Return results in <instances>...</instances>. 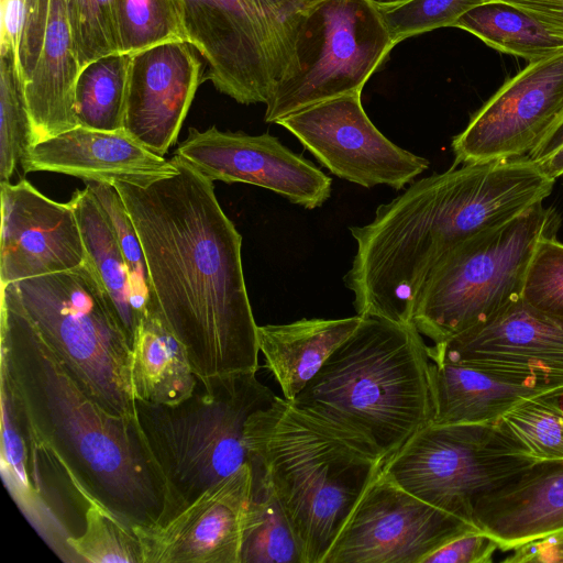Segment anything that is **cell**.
<instances>
[{"label":"cell","mask_w":563,"mask_h":563,"mask_svg":"<svg viewBox=\"0 0 563 563\" xmlns=\"http://www.w3.org/2000/svg\"><path fill=\"white\" fill-rule=\"evenodd\" d=\"M498 543L482 530L464 533L423 559L422 563H490Z\"/></svg>","instance_id":"cell-40"},{"label":"cell","mask_w":563,"mask_h":563,"mask_svg":"<svg viewBox=\"0 0 563 563\" xmlns=\"http://www.w3.org/2000/svg\"><path fill=\"white\" fill-rule=\"evenodd\" d=\"M275 398L256 372L249 371L198 377L192 395L176 405L135 399L136 424L166 487L164 521L249 464L246 423Z\"/></svg>","instance_id":"cell-6"},{"label":"cell","mask_w":563,"mask_h":563,"mask_svg":"<svg viewBox=\"0 0 563 563\" xmlns=\"http://www.w3.org/2000/svg\"><path fill=\"white\" fill-rule=\"evenodd\" d=\"M333 175L372 188L404 189L429 167L424 157L389 141L366 114L361 93L329 99L275 122Z\"/></svg>","instance_id":"cell-13"},{"label":"cell","mask_w":563,"mask_h":563,"mask_svg":"<svg viewBox=\"0 0 563 563\" xmlns=\"http://www.w3.org/2000/svg\"><path fill=\"white\" fill-rule=\"evenodd\" d=\"M1 288L88 396L109 412L135 421L131 345L89 260Z\"/></svg>","instance_id":"cell-7"},{"label":"cell","mask_w":563,"mask_h":563,"mask_svg":"<svg viewBox=\"0 0 563 563\" xmlns=\"http://www.w3.org/2000/svg\"><path fill=\"white\" fill-rule=\"evenodd\" d=\"M33 144L32 119L14 56L0 53V181H9Z\"/></svg>","instance_id":"cell-32"},{"label":"cell","mask_w":563,"mask_h":563,"mask_svg":"<svg viewBox=\"0 0 563 563\" xmlns=\"http://www.w3.org/2000/svg\"><path fill=\"white\" fill-rule=\"evenodd\" d=\"M97 198L123 255L133 294V303L143 319L152 309L153 295L144 250L119 190L103 181L85 180Z\"/></svg>","instance_id":"cell-33"},{"label":"cell","mask_w":563,"mask_h":563,"mask_svg":"<svg viewBox=\"0 0 563 563\" xmlns=\"http://www.w3.org/2000/svg\"><path fill=\"white\" fill-rule=\"evenodd\" d=\"M356 314L342 319H300L257 327L258 350L284 398L292 401L330 355L356 330Z\"/></svg>","instance_id":"cell-25"},{"label":"cell","mask_w":563,"mask_h":563,"mask_svg":"<svg viewBox=\"0 0 563 563\" xmlns=\"http://www.w3.org/2000/svg\"><path fill=\"white\" fill-rule=\"evenodd\" d=\"M1 286L74 269L89 258L73 207L56 202L27 180L0 181Z\"/></svg>","instance_id":"cell-19"},{"label":"cell","mask_w":563,"mask_h":563,"mask_svg":"<svg viewBox=\"0 0 563 563\" xmlns=\"http://www.w3.org/2000/svg\"><path fill=\"white\" fill-rule=\"evenodd\" d=\"M173 176L115 181L140 236L156 313L207 379L257 372L258 343L242 266V236L213 181L178 156ZM147 314V313H146Z\"/></svg>","instance_id":"cell-1"},{"label":"cell","mask_w":563,"mask_h":563,"mask_svg":"<svg viewBox=\"0 0 563 563\" xmlns=\"http://www.w3.org/2000/svg\"><path fill=\"white\" fill-rule=\"evenodd\" d=\"M454 27L462 29L504 54L534 62L563 52V40L541 23L508 3L489 0L463 14Z\"/></svg>","instance_id":"cell-28"},{"label":"cell","mask_w":563,"mask_h":563,"mask_svg":"<svg viewBox=\"0 0 563 563\" xmlns=\"http://www.w3.org/2000/svg\"><path fill=\"white\" fill-rule=\"evenodd\" d=\"M521 301L543 317L563 324V243L543 238L528 266Z\"/></svg>","instance_id":"cell-37"},{"label":"cell","mask_w":563,"mask_h":563,"mask_svg":"<svg viewBox=\"0 0 563 563\" xmlns=\"http://www.w3.org/2000/svg\"><path fill=\"white\" fill-rule=\"evenodd\" d=\"M500 420L537 461L563 460V407L559 397L527 400Z\"/></svg>","instance_id":"cell-35"},{"label":"cell","mask_w":563,"mask_h":563,"mask_svg":"<svg viewBox=\"0 0 563 563\" xmlns=\"http://www.w3.org/2000/svg\"><path fill=\"white\" fill-rule=\"evenodd\" d=\"M395 46L374 0H318L299 19L292 70L275 84L265 121L361 93Z\"/></svg>","instance_id":"cell-10"},{"label":"cell","mask_w":563,"mask_h":563,"mask_svg":"<svg viewBox=\"0 0 563 563\" xmlns=\"http://www.w3.org/2000/svg\"><path fill=\"white\" fill-rule=\"evenodd\" d=\"M479 528L397 485L382 468L363 492L323 563H422Z\"/></svg>","instance_id":"cell-12"},{"label":"cell","mask_w":563,"mask_h":563,"mask_svg":"<svg viewBox=\"0 0 563 563\" xmlns=\"http://www.w3.org/2000/svg\"><path fill=\"white\" fill-rule=\"evenodd\" d=\"M432 362L504 368L563 379V324L521 299L488 321L428 346Z\"/></svg>","instance_id":"cell-21"},{"label":"cell","mask_w":563,"mask_h":563,"mask_svg":"<svg viewBox=\"0 0 563 563\" xmlns=\"http://www.w3.org/2000/svg\"><path fill=\"white\" fill-rule=\"evenodd\" d=\"M489 0H404L379 4L391 40H404L441 27H454L459 19Z\"/></svg>","instance_id":"cell-38"},{"label":"cell","mask_w":563,"mask_h":563,"mask_svg":"<svg viewBox=\"0 0 563 563\" xmlns=\"http://www.w3.org/2000/svg\"><path fill=\"white\" fill-rule=\"evenodd\" d=\"M421 335L413 323L363 317L291 402L384 464L432 421Z\"/></svg>","instance_id":"cell-4"},{"label":"cell","mask_w":563,"mask_h":563,"mask_svg":"<svg viewBox=\"0 0 563 563\" xmlns=\"http://www.w3.org/2000/svg\"><path fill=\"white\" fill-rule=\"evenodd\" d=\"M27 0H1L0 53L11 52L18 67L20 38ZM19 69V68H18Z\"/></svg>","instance_id":"cell-42"},{"label":"cell","mask_w":563,"mask_h":563,"mask_svg":"<svg viewBox=\"0 0 563 563\" xmlns=\"http://www.w3.org/2000/svg\"><path fill=\"white\" fill-rule=\"evenodd\" d=\"M18 68L34 144L78 126L75 87L80 65L65 0L26 1Z\"/></svg>","instance_id":"cell-18"},{"label":"cell","mask_w":563,"mask_h":563,"mask_svg":"<svg viewBox=\"0 0 563 563\" xmlns=\"http://www.w3.org/2000/svg\"><path fill=\"white\" fill-rule=\"evenodd\" d=\"M115 14L121 53L186 42L173 0H115Z\"/></svg>","instance_id":"cell-34"},{"label":"cell","mask_w":563,"mask_h":563,"mask_svg":"<svg viewBox=\"0 0 563 563\" xmlns=\"http://www.w3.org/2000/svg\"><path fill=\"white\" fill-rule=\"evenodd\" d=\"M1 382L27 420L99 501L131 526L164 521V479L136 424L79 386L1 288Z\"/></svg>","instance_id":"cell-3"},{"label":"cell","mask_w":563,"mask_h":563,"mask_svg":"<svg viewBox=\"0 0 563 563\" xmlns=\"http://www.w3.org/2000/svg\"><path fill=\"white\" fill-rule=\"evenodd\" d=\"M434 424L495 423L522 402L563 396V379L468 364L430 362Z\"/></svg>","instance_id":"cell-23"},{"label":"cell","mask_w":563,"mask_h":563,"mask_svg":"<svg viewBox=\"0 0 563 563\" xmlns=\"http://www.w3.org/2000/svg\"><path fill=\"white\" fill-rule=\"evenodd\" d=\"M186 42L206 59L205 79L242 104L266 103L274 67L265 33L244 0H173Z\"/></svg>","instance_id":"cell-16"},{"label":"cell","mask_w":563,"mask_h":563,"mask_svg":"<svg viewBox=\"0 0 563 563\" xmlns=\"http://www.w3.org/2000/svg\"><path fill=\"white\" fill-rule=\"evenodd\" d=\"M244 1L258 20L265 33L273 60L276 84L288 77L291 73L295 35L299 19L305 10L318 0Z\"/></svg>","instance_id":"cell-39"},{"label":"cell","mask_w":563,"mask_h":563,"mask_svg":"<svg viewBox=\"0 0 563 563\" xmlns=\"http://www.w3.org/2000/svg\"><path fill=\"white\" fill-rule=\"evenodd\" d=\"M198 383L187 351L158 314L147 313L131 344L134 398L172 406L192 395Z\"/></svg>","instance_id":"cell-26"},{"label":"cell","mask_w":563,"mask_h":563,"mask_svg":"<svg viewBox=\"0 0 563 563\" xmlns=\"http://www.w3.org/2000/svg\"><path fill=\"white\" fill-rule=\"evenodd\" d=\"M378 4H395L404 0H374Z\"/></svg>","instance_id":"cell-45"},{"label":"cell","mask_w":563,"mask_h":563,"mask_svg":"<svg viewBox=\"0 0 563 563\" xmlns=\"http://www.w3.org/2000/svg\"><path fill=\"white\" fill-rule=\"evenodd\" d=\"M563 118V52L530 62L451 143L454 166L528 156Z\"/></svg>","instance_id":"cell-14"},{"label":"cell","mask_w":563,"mask_h":563,"mask_svg":"<svg viewBox=\"0 0 563 563\" xmlns=\"http://www.w3.org/2000/svg\"><path fill=\"white\" fill-rule=\"evenodd\" d=\"M554 184L529 156L453 165L412 181L369 223L350 228L356 253L344 283L356 314L413 323L419 294L450 251L543 203Z\"/></svg>","instance_id":"cell-2"},{"label":"cell","mask_w":563,"mask_h":563,"mask_svg":"<svg viewBox=\"0 0 563 563\" xmlns=\"http://www.w3.org/2000/svg\"><path fill=\"white\" fill-rule=\"evenodd\" d=\"M536 462L501 420L429 423L382 470L417 498L477 527V503Z\"/></svg>","instance_id":"cell-9"},{"label":"cell","mask_w":563,"mask_h":563,"mask_svg":"<svg viewBox=\"0 0 563 563\" xmlns=\"http://www.w3.org/2000/svg\"><path fill=\"white\" fill-rule=\"evenodd\" d=\"M474 523L501 551L563 531V460L538 461L481 499Z\"/></svg>","instance_id":"cell-24"},{"label":"cell","mask_w":563,"mask_h":563,"mask_svg":"<svg viewBox=\"0 0 563 563\" xmlns=\"http://www.w3.org/2000/svg\"><path fill=\"white\" fill-rule=\"evenodd\" d=\"M252 489L240 563H303L286 512L262 468L251 462Z\"/></svg>","instance_id":"cell-29"},{"label":"cell","mask_w":563,"mask_h":563,"mask_svg":"<svg viewBox=\"0 0 563 563\" xmlns=\"http://www.w3.org/2000/svg\"><path fill=\"white\" fill-rule=\"evenodd\" d=\"M508 3L541 23L563 40V0H496Z\"/></svg>","instance_id":"cell-43"},{"label":"cell","mask_w":563,"mask_h":563,"mask_svg":"<svg viewBox=\"0 0 563 563\" xmlns=\"http://www.w3.org/2000/svg\"><path fill=\"white\" fill-rule=\"evenodd\" d=\"M77 563H143L142 547L132 526L91 496L85 529L68 539Z\"/></svg>","instance_id":"cell-31"},{"label":"cell","mask_w":563,"mask_h":563,"mask_svg":"<svg viewBox=\"0 0 563 563\" xmlns=\"http://www.w3.org/2000/svg\"><path fill=\"white\" fill-rule=\"evenodd\" d=\"M131 54L115 53L85 66L75 87L78 125L101 130H124Z\"/></svg>","instance_id":"cell-30"},{"label":"cell","mask_w":563,"mask_h":563,"mask_svg":"<svg viewBox=\"0 0 563 563\" xmlns=\"http://www.w3.org/2000/svg\"><path fill=\"white\" fill-rule=\"evenodd\" d=\"M175 155L212 181L258 186L306 209L331 196L332 179L269 133L190 128Z\"/></svg>","instance_id":"cell-15"},{"label":"cell","mask_w":563,"mask_h":563,"mask_svg":"<svg viewBox=\"0 0 563 563\" xmlns=\"http://www.w3.org/2000/svg\"><path fill=\"white\" fill-rule=\"evenodd\" d=\"M250 461L264 472L301 547L323 560L383 464L291 401L274 402L245 427Z\"/></svg>","instance_id":"cell-5"},{"label":"cell","mask_w":563,"mask_h":563,"mask_svg":"<svg viewBox=\"0 0 563 563\" xmlns=\"http://www.w3.org/2000/svg\"><path fill=\"white\" fill-rule=\"evenodd\" d=\"M201 78V63L183 41L131 54L124 131L164 156L177 141Z\"/></svg>","instance_id":"cell-20"},{"label":"cell","mask_w":563,"mask_h":563,"mask_svg":"<svg viewBox=\"0 0 563 563\" xmlns=\"http://www.w3.org/2000/svg\"><path fill=\"white\" fill-rule=\"evenodd\" d=\"M252 489L245 464L158 525H133L143 563H240Z\"/></svg>","instance_id":"cell-17"},{"label":"cell","mask_w":563,"mask_h":563,"mask_svg":"<svg viewBox=\"0 0 563 563\" xmlns=\"http://www.w3.org/2000/svg\"><path fill=\"white\" fill-rule=\"evenodd\" d=\"M1 476L33 529L65 563H77L68 539L85 529L91 494L36 433L11 389L1 383Z\"/></svg>","instance_id":"cell-11"},{"label":"cell","mask_w":563,"mask_h":563,"mask_svg":"<svg viewBox=\"0 0 563 563\" xmlns=\"http://www.w3.org/2000/svg\"><path fill=\"white\" fill-rule=\"evenodd\" d=\"M20 164L24 173L53 172L112 185L146 186L177 173L172 158L151 152L124 130L80 125L33 144Z\"/></svg>","instance_id":"cell-22"},{"label":"cell","mask_w":563,"mask_h":563,"mask_svg":"<svg viewBox=\"0 0 563 563\" xmlns=\"http://www.w3.org/2000/svg\"><path fill=\"white\" fill-rule=\"evenodd\" d=\"M560 223L554 208L539 203L455 246L419 294L412 317L417 330L440 343L519 300L537 245L556 235Z\"/></svg>","instance_id":"cell-8"},{"label":"cell","mask_w":563,"mask_h":563,"mask_svg":"<svg viewBox=\"0 0 563 563\" xmlns=\"http://www.w3.org/2000/svg\"><path fill=\"white\" fill-rule=\"evenodd\" d=\"M68 203L75 211L89 261L131 345L142 318L133 303L130 277L117 238L89 188L75 190Z\"/></svg>","instance_id":"cell-27"},{"label":"cell","mask_w":563,"mask_h":563,"mask_svg":"<svg viewBox=\"0 0 563 563\" xmlns=\"http://www.w3.org/2000/svg\"><path fill=\"white\" fill-rule=\"evenodd\" d=\"M538 163L544 174L556 180L563 175V145Z\"/></svg>","instance_id":"cell-44"},{"label":"cell","mask_w":563,"mask_h":563,"mask_svg":"<svg viewBox=\"0 0 563 563\" xmlns=\"http://www.w3.org/2000/svg\"><path fill=\"white\" fill-rule=\"evenodd\" d=\"M507 563H563V531L527 542L506 558Z\"/></svg>","instance_id":"cell-41"},{"label":"cell","mask_w":563,"mask_h":563,"mask_svg":"<svg viewBox=\"0 0 563 563\" xmlns=\"http://www.w3.org/2000/svg\"><path fill=\"white\" fill-rule=\"evenodd\" d=\"M80 70L120 52L115 0H65Z\"/></svg>","instance_id":"cell-36"}]
</instances>
